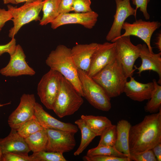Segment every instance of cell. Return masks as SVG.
Listing matches in <instances>:
<instances>
[{
  "instance_id": "1",
  "label": "cell",
  "mask_w": 161,
  "mask_h": 161,
  "mask_svg": "<svg viewBox=\"0 0 161 161\" xmlns=\"http://www.w3.org/2000/svg\"><path fill=\"white\" fill-rule=\"evenodd\" d=\"M161 143V109L145 116L143 120L131 126L129 135L130 152L151 149Z\"/></svg>"
},
{
  "instance_id": "2",
  "label": "cell",
  "mask_w": 161,
  "mask_h": 161,
  "mask_svg": "<svg viewBox=\"0 0 161 161\" xmlns=\"http://www.w3.org/2000/svg\"><path fill=\"white\" fill-rule=\"evenodd\" d=\"M71 50L63 45L58 46L49 53L46 60V63L50 69L60 73L83 97L78 68L72 58Z\"/></svg>"
},
{
  "instance_id": "3",
  "label": "cell",
  "mask_w": 161,
  "mask_h": 161,
  "mask_svg": "<svg viewBox=\"0 0 161 161\" xmlns=\"http://www.w3.org/2000/svg\"><path fill=\"white\" fill-rule=\"evenodd\" d=\"M92 78L110 98L117 97L123 93L128 78L121 63L116 58Z\"/></svg>"
},
{
  "instance_id": "4",
  "label": "cell",
  "mask_w": 161,
  "mask_h": 161,
  "mask_svg": "<svg viewBox=\"0 0 161 161\" xmlns=\"http://www.w3.org/2000/svg\"><path fill=\"white\" fill-rule=\"evenodd\" d=\"M82 97L72 84L63 76L60 90L52 110L60 118L72 115L83 103Z\"/></svg>"
},
{
  "instance_id": "5",
  "label": "cell",
  "mask_w": 161,
  "mask_h": 161,
  "mask_svg": "<svg viewBox=\"0 0 161 161\" xmlns=\"http://www.w3.org/2000/svg\"><path fill=\"white\" fill-rule=\"evenodd\" d=\"M83 97L96 109L104 112L111 109L110 98L104 89L85 71L78 69Z\"/></svg>"
},
{
  "instance_id": "6",
  "label": "cell",
  "mask_w": 161,
  "mask_h": 161,
  "mask_svg": "<svg viewBox=\"0 0 161 161\" xmlns=\"http://www.w3.org/2000/svg\"><path fill=\"white\" fill-rule=\"evenodd\" d=\"M44 1L37 0L32 2H26L23 5L17 7L7 5V10L12 16L13 26L9 31L8 36L14 38L21 27L33 21H40L39 13L42 9Z\"/></svg>"
},
{
  "instance_id": "7",
  "label": "cell",
  "mask_w": 161,
  "mask_h": 161,
  "mask_svg": "<svg viewBox=\"0 0 161 161\" xmlns=\"http://www.w3.org/2000/svg\"><path fill=\"white\" fill-rule=\"evenodd\" d=\"M62 76L58 72L50 69L38 84L37 94L41 103L49 110H52L60 90Z\"/></svg>"
},
{
  "instance_id": "8",
  "label": "cell",
  "mask_w": 161,
  "mask_h": 161,
  "mask_svg": "<svg viewBox=\"0 0 161 161\" xmlns=\"http://www.w3.org/2000/svg\"><path fill=\"white\" fill-rule=\"evenodd\" d=\"M112 42L115 43L116 58L121 63L126 76H132L136 69H134V63L139 57L140 44L134 45L130 36L118 38Z\"/></svg>"
},
{
  "instance_id": "9",
  "label": "cell",
  "mask_w": 161,
  "mask_h": 161,
  "mask_svg": "<svg viewBox=\"0 0 161 161\" xmlns=\"http://www.w3.org/2000/svg\"><path fill=\"white\" fill-rule=\"evenodd\" d=\"M160 26V23L158 21H146L142 19L136 20L132 23L125 22L122 27V29L125 31L124 33L114 39L125 36H136L143 41L150 52L153 53L151 38L154 32Z\"/></svg>"
},
{
  "instance_id": "10",
  "label": "cell",
  "mask_w": 161,
  "mask_h": 161,
  "mask_svg": "<svg viewBox=\"0 0 161 161\" xmlns=\"http://www.w3.org/2000/svg\"><path fill=\"white\" fill-rule=\"evenodd\" d=\"M35 103L34 94H24L22 95L18 106L8 118V124L11 129L17 130L23 123L35 116Z\"/></svg>"
},
{
  "instance_id": "11",
  "label": "cell",
  "mask_w": 161,
  "mask_h": 161,
  "mask_svg": "<svg viewBox=\"0 0 161 161\" xmlns=\"http://www.w3.org/2000/svg\"><path fill=\"white\" fill-rule=\"evenodd\" d=\"M46 129L48 138L46 151L63 154L74 149L76 144L75 134L58 129Z\"/></svg>"
},
{
  "instance_id": "12",
  "label": "cell",
  "mask_w": 161,
  "mask_h": 161,
  "mask_svg": "<svg viewBox=\"0 0 161 161\" xmlns=\"http://www.w3.org/2000/svg\"><path fill=\"white\" fill-rule=\"evenodd\" d=\"M116 57V44L114 42L98 44L93 55L87 74L90 77H92L114 61Z\"/></svg>"
},
{
  "instance_id": "13",
  "label": "cell",
  "mask_w": 161,
  "mask_h": 161,
  "mask_svg": "<svg viewBox=\"0 0 161 161\" xmlns=\"http://www.w3.org/2000/svg\"><path fill=\"white\" fill-rule=\"evenodd\" d=\"M10 56L8 64L0 70V73L2 75L17 77L22 75L33 76L35 74V70L27 63L26 56L20 45H16L14 52Z\"/></svg>"
},
{
  "instance_id": "14",
  "label": "cell",
  "mask_w": 161,
  "mask_h": 161,
  "mask_svg": "<svg viewBox=\"0 0 161 161\" xmlns=\"http://www.w3.org/2000/svg\"><path fill=\"white\" fill-rule=\"evenodd\" d=\"M116 10L111 28L106 37L108 41L112 42L121 35L123 25L126 19L131 16L136 18L137 11L131 5L130 0H115Z\"/></svg>"
},
{
  "instance_id": "15",
  "label": "cell",
  "mask_w": 161,
  "mask_h": 161,
  "mask_svg": "<svg viewBox=\"0 0 161 161\" xmlns=\"http://www.w3.org/2000/svg\"><path fill=\"white\" fill-rule=\"evenodd\" d=\"M98 17V14L93 11L87 13L60 14L50 23L51 27L55 29L66 24H78L82 25L86 28L91 29L95 25Z\"/></svg>"
},
{
  "instance_id": "16",
  "label": "cell",
  "mask_w": 161,
  "mask_h": 161,
  "mask_svg": "<svg viewBox=\"0 0 161 161\" xmlns=\"http://www.w3.org/2000/svg\"><path fill=\"white\" fill-rule=\"evenodd\" d=\"M34 115L38 121L45 129H53L75 134L78 131L77 126L61 121L55 118L44 110L42 106L36 102Z\"/></svg>"
},
{
  "instance_id": "17",
  "label": "cell",
  "mask_w": 161,
  "mask_h": 161,
  "mask_svg": "<svg viewBox=\"0 0 161 161\" xmlns=\"http://www.w3.org/2000/svg\"><path fill=\"white\" fill-rule=\"evenodd\" d=\"M98 44H78L73 47L71 52L73 61L78 69L87 73L89 69L93 55Z\"/></svg>"
},
{
  "instance_id": "18",
  "label": "cell",
  "mask_w": 161,
  "mask_h": 161,
  "mask_svg": "<svg viewBox=\"0 0 161 161\" xmlns=\"http://www.w3.org/2000/svg\"><path fill=\"white\" fill-rule=\"evenodd\" d=\"M139 57L142 60L141 65L139 67L134 65V67L138 70L137 73L140 75L143 72L152 70L158 74L159 79L158 83H161V52L155 54L151 53L145 44H140Z\"/></svg>"
},
{
  "instance_id": "19",
  "label": "cell",
  "mask_w": 161,
  "mask_h": 161,
  "mask_svg": "<svg viewBox=\"0 0 161 161\" xmlns=\"http://www.w3.org/2000/svg\"><path fill=\"white\" fill-rule=\"evenodd\" d=\"M129 78L130 80L125 85L123 92L134 101L142 102L149 100L154 89L153 82L143 83L137 81L132 76Z\"/></svg>"
},
{
  "instance_id": "20",
  "label": "cell",
  "mask_w": 161,
  "mask_h": 161,
  "mask_svg": "<svg viewBox=\"0 0 161 161\" xmlns=\"http://www.w3.org/2000/svg\"><path fill=\"white\" fill-rule=\"evenodd\" d=\"M0 147L3 152H16L28 153L30 151L25 139L21 136L16 130L11 129L6 137L0 138Z\"/></svg>"
},
{
  "instance_id": "21",
  "label": "cell",
  "mask_w": 161,
  "mask_h": 161,
  "mask_svg": "<svg viewBox=\"0 0 161 161\" xmlns=\"http://www.w3.org/2000/svg\"><path fill=\"white\" fill-rule=\"evenodd\" d=\"M131 126L129 122L126 120L122 119L118 121L116 125L117 139L114 145L118 151L126 155L130 160L129 135Z\"/></svg>"
},
{
  "instance_id": "22",
  "label": "cell",
  "mask_w": 161,
  "mask_h": 161,
  "mask_svg": "<svg viewBox=\"0 0 161 161\" xmlns=\"http://www.w3.org/2000/svg\"><path fill=\"white\" fill-rule=\"evenodd\" d=\"M80 118L85 121L96 136H100L108 128L112 125L111 120L105 116L82 115Z\"/></svg>"
},
{
  "instance_id": "23",
  "label": "cell",
  "mask_w": 161,
  "mask_h": 161,
  "mask_svg": "<svg viewBox=\"0 0 161 161\" xmlns=\"http://www.w3.org/2000/svg\"><path fill=\"white\" fill-rule=\"evenodd\" d=\"M24 139L29 150L33 153L46 151L48 140L46 129L43 128Z\"/></svg>"
},
{
  "instance_id": "24",
  "label": "cell",
  "mask_w": 161,
  "mask_h": 161,
  "mask_svg": "<svg viewBox=\"0 0 161 161\" xmlns=\"http://www.w3.org/2000/svg\"><path fill=\"white\" fill-rule=\"evenodd\" d=\"M75 123L80 129L81 135L80 145L74 153V156H77L84 151L96 136L81 118L76 120Z\"/></svg>"
},
{
  "instance_id": "25",
  "label": "cell",
  "mask_w": 161,
  "mask_h": 161,
  "mask_svg": "<svg viewBox=\"0 0 161 161\" xmlns=\"http://www.w3.org/2000/svg\"><path fill=\"white\" fill-rule=\"evenodd\" d=\"M60 0H46L44 1L42 9L43 16L40 21V24L45 25L51 23L60 14L59 5Z\"/></svg>"
},
{
  "instance_id": "26",
  "label": "cell",
  "mask_w": 161,
  "mask_h": 161,
  "mask_svg": "<svg viewBox=\"0 0 161 161\" xmlns=\"http://www.w3.org/2000/svg\"><path fill=\"white\" fill-rule=\"evenodd\" d=\"M152 82L154 89L144 108L145 111L151 114L157 113L161 109V86L155 79Z\"/></svg>"
},
{
  "instance_id": "27",
  "label": "cell",
  "mask_w": 161,
  "mask_h": 161,
  "mask_svg": "<svg viewBox=\"0 0 161 161\" xmlns=\"http://www.w3.org/2000/svg\"><path fill=\"white\" fill-rule=\"evenodd\" d=\"M43 128L34 116L23 123L17 131L21 136L25 139Z\"/></svg>"
},
{
  "instance_id": "28",
  "label": "cell",
  "mask_w": 161,
  "mask_h": 161,
  "mask_svg": "<svg viewBox=\"0 0 161 161\" xmlns=\"http://www.w3.org/2000/svg\"><path fill=\"white\" fill-rule=\"evenodd\" d=\"M86 155L88 156L108 155L127 157L125 154L118 151L114 146L98 145L96 147L89 150Z\"/></svg>"
},
{
  "instance_id": "29",
  "label": "cell",
  "mask_w": 161,
  "mask_h": 161,
  "mask_svg": "<svg viewBox=\"0 0 161 161\" xmlns=\"http://www.w3.org/2000/svg\"><path fill=\"white\" fill-rule=\"evenodd\" d=\"M32 161H66L63 153L41 151L33 153L30 156Z\"/></svg>"
},
{
  "instance_id": "30",
  "label": "cell",
  "mask_w": 161,
  "mask_h": 161,
  "mask_svg": "<svg viewBox=\"0 0 161 161\" xmlns=\"http://www.w3.org/2000/svg\"><path fill=\"white\" fill-rule=\"evenodd\" d=\"M117 137L116 125L112 124L100 136L98 145L114 146Z\"/></svg>"
},
{
  "instance_id": "31",
  "label": "cell",
  "mask_w": 161,
  "mask_h": 161,
  "mask_svg": "<svg viewBox=\"0 0 161 161\" xmlns=\"http://www.w3.org/2000/svg\"><path fill=\"white\" fill-rule=\"evenodd\" d=\"M131 161H157L151 149L138 152H130Z\"/></svg>"
},
{
  "instance_id": "32",
  "label": "cell",
  "mask_w": 161,
  "mask_h": 161,
  "mask_svg": "<svg viewBox=\"0 0 161 161\" xmlns=\"http://www.w3.org/2000/svg\"><path fill=\"white\" fill-rule=\"evenodd\" d=\"M28 153L16 152H3V161H32Z\"/></svg>"
},
{
  "instance_id": "33",
  "label": "cell",
  "mask_w": 161,
  "mask_h": 161,
  "mask_svg": "<svg viewBox=\"0 0 161 161\" xmlns=\"http://www.w3.org/2000/svg\"><path fill=\"white\" fill-rule=\"evenodd\" d=\"M83 160L86 161H131L127 157L108 155L88 156L86 155L83 157Z\"/></svg>"
},
{
  "instance_id": "34",
  "label": "cell",
  "mask_w": 161,
  "mask_h": 161,
  "mask_svg": "<svg viewBox=\"0 0 161 161\" xmlns=\"http://www.w3.org/2000/svg\"><path fill=\"white\" fill-rule=\"evenodd\" d=\"M91 0H73L72 11L75 13H87L92 11Z\"/></svg>"
},
{
  "instance_id": "35",
  "label": "cell",
  "mask_w": 161,
  "mask_h": 161,
  "mask_svg": "<svg viewBox=\"0 0 161 161\" xmlns=\"http://www.w3.org/2000/svg\"><path fill=\"white\" fill-rule=\"evenodd\" d=\"M150 0H132L133 4L136 6L135 9L137 11V9L139 8L146 20H148L150 18V16L147 10L148 4Z\"/></svg>"
},
{
  "instance_id": "36",
  "label": "cell",
  "mask_w": 161,
  "mask_h": 161,
  "mask_svg": "<svg viewBox=\"0 0 161 161\" xmlns=\"http://www.w3.org/2000/svg\"><path fill=\"white\" fill-rule=\"evenodd\" d=\"M16 45V40L14 38H12L11 40L7 44L0 45V56L6 52L8 53L10 55L13 54L15 52Z\"/></svg>"
},
{
  "instance_id": "37",
  "label": "cell",
  "mask_w": 161,
  "mask_h": 161,
  "mask_svg": "<svg viewBox=\"0 0 161 161\" xmlns=\"http://www.w3.org/2000/svg\"><path fill=\"white\" fill-rule=\"evenodd\" d=\"M73 0H60L59 5L60 14L65 13L72 11Z\"/></svg>"
},
{
  "instance_id": "38",
  "label": "cell",
  "mask_w": 161,
  "mask_h": 161,
  "mask_svg": "<svg viewBox=\"0 0 161 161\" xmlns=\"http://www.w3.org/2000/svg\"><path fill=\"white\" fill-rule=\"evenodd\" d=\"M12 19V16L9 11L0 8V31L5 23Z\"/></svg>"
},
{
  "instance_id": "39",
  "label": "cell",
  "mask_w": 161,
  "mask_h": 161,
  "mask_svg": "<svg viewBox=\"0 0 161 161\" xmlns=\"http://www.w3.org/2000/svg\"><path fill=\"white\" fill-rule=\"evenodd\" d=\"M157 161H161V143L157 144L152 149Z\"/></svg>"
},
{
  "instance_id": "40",
  "label": "cell",
  "mask_w": 161,
  "mask_h": 161,
  "mask_svg": "<svg viewBox=\"0 0 161 161\" xmlns=\"http://www.w3.org/2000/svg\"><path fill=\"white\" fill-rule=\"evenodd\" d=\"M155 45L158 48L159 51H161V33H158L157 36Z\"/></svg>"
},
{
  "instance_id": "41",
  "label": "cell",
  "mask_w": 161,
  "mask_h": 161,
  "mask_svg": "<svg viewBox=\"0 0 161 161\" xmlns=\"http://www.w3.org/2000/svg\"><path fill=\"white\" fill-rule=\"evenodd\" d=\"M37 0H15L16 4L25 2H32L36 1Z\"/></svg>"
},
{
  "instance_id": "42",
  "label": "cell",
  "mask_w": 161,
  "mask_h": 161,
  "mask_svg": "<svg viewBox=\"0 0 161 161\" xmlns=\"http://www.w3.org/2000/svg\"><path fill=\"white\" fill-rule=\"evenodd\" d=\"M3 3L5 4H7L9 3L12 4H16L15 0H3Z\"/></svg>"
},
{
  "instance_id": "43",
  "label": "cell",
  "mask_w": 161,
  "mask_h": 161,
  "mask_svg": "<svg viewBox=\"0 0 161 161\" xmlns=\"http://www.w3.org/2000/svg\"><path fill=\"white\" fill-rule=\"evenodd\" d=\"M0 161H3V152L0 147Z\"/></svg>"
},
{
  "instance_id": "44",
  "label": "cell",
  "mask_w": 161,
  "mask_h": 161,
  "mask_svg": "<svg viewBox=\"0 0 161 161\" xmlns=\"http://www.w3.org/2000/svg\"><path fill=\"white\" fill-rule=\"evenodd\" d=\"M10 103H11L10 102H9V103H7L4 104H0V107H2V106H4L6 105L10 104Z\"/></svg>"
},
{
  "instance_id": "45",
  "label": "cell",
  "mask_w": 161,
  "mask_h": 161,
  "mask_svg": "<svg viewBox=\"0 0 161 161\" xmlns=\"http://www.w3.org/2000/svg\"><path fill=\"white\" fill-rule=\"evenodd\" d=\"M41 0L42 1H44L46 0Z\"/></svg>"
}]
</instances>
